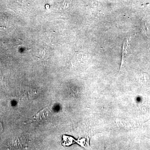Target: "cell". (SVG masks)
I'll use <instances>...</instances> for the list:
<instances>
[{
    "mask_svg": "<svg viewBox=\"0 0 150 150\" xmlns=\"http://www.w3.org/2000/svg\"><path fill=\"white\" fill-rule=\"evenodd\" d=\"M2 130V127L0 123V132Z\"/></svg>",
    "mask_w": 150,
    "mask_h": 150,
    "instance_id": "3957f363",
    "label": "cell"
},
{
    "mask_svg": "<svg viewBox=\"0 0 150 150\" xmlns=\"http://www.w3.org/2000/svg\"><path fill=\"white\" fill-rule=\"evenodd\" d=\"M46 110H44L42 111H40L36 116V119L38 121H42L46 120L48 118V114Z\"/></svg>",
    "mask_w": 150,
    "mask_h": 150,
    "instance_id": "7a4b0ae2",
    "label": "cell"
},
{
    "mask_svg": "<svg viewBox=\"0 0 150 150\" xmlns=\"http://www.w3.org/2000/svg\"><path fill=\"white\" fill-rule=\"evenodd\" d=\"M131 40V38L127 39L125 42H124V44H123V50H122V63H121V67L123 65V62L124 61L125 58H126V56H127V54H128V50L129 48V42L130 40Z\"/></svg>",
    "mask_w": 150,
    "mask_h": 150,
    "instance_id": "6da1fadb",
    "label": "cell"
}]
</instances>
